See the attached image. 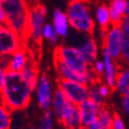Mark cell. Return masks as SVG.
I'll return each mask as SVG.
<instances>
[{"label": "cell", "instance_id": "6da1fadb", "mask_svg": "<svg viewBox=\"0 0 129 129\" xmlns=\"http://www.w3.org/2000/svg\"><path fill=\"white\" fill-rule=\"evenodd\" d=\"M0 88L2 104L10 111L22 110L29 105L32 89L21 73L6 71L4 82Z\"/></svg>", "mask_w": 129, "mask_h": 129}, {"label": "cell", "instance_id": "7a4b0ae2", "mask_svg": "<svg viewBox=\"0 0 129 129\" xmlns=\"http://www.w3.org/2000/svg\"><path fill=\"white\" fill-rule=\"evenodd\" d=\"M0 9L5 13V26L14 31L20 37L29 32V10L24 0H0Z\"/></svg>", "mask_w": 129, "mask_h": 129}, {"label": "cell", "instance_id": "3957f363", "mask_svg": "<svg viewBox=\"0 0 129 129\" xmlns=\"http://www.w3.org/2000/svg\"><path fill=\"white\" fill-rule=\"evenodd\" d=\"M68 19L70 25L77 31L90 34L94 29V23L83 1L72 0L68 7Z\"/></svg>", "mask_w": 129, "mask_h": 129}, {"label": "cell", "instance_id": "277c9868", "mask_svg": "<svg viewBox=\"0 0 129 129\" xmlns=\"http://www.w3.org/2000/svg\"><path fill=\"white\" fill-rule=\"evenodd\" d=\"M54 58H58L61 61L74 69L77 72H85L89 69V63L87 62L84 55L77 47L73 46H59L55 49Z\"/></svg>", "mask_w": 129, "mask_h": 129}, {"label": "cell", "instance_id": "5b68a950", "mask_svg": "<svg viewBox=\"0 0 129 129\" xmlns=\"http://www.w3.org/2000/svg\"><path fill=\"white\" fill-rule=\"evenodd\" d=\"M58 88H60L63 91V93L67 95V98L71 103L77 106L89 99V87L86 84L74 81H67V80H60Z\"/></svg>", "mask_w": 129, "mask_h": 129}, {"label": "cell", "instance_id": "8992f818", "mask_svg": "<svg viewBox=\"0 0 129 129\" xmlns=\"http://www.w3.org/2000/svg\"><path fill=\"white\" fill-rule=\"evenodd\" d=\"M21 37L7 26L0 28V53L1 55H11L20 49Z\"/></svg>", "mask_w": 129, "mask_h": 129}, {"label": "cell", "instance_id": "52a82bcc", "mask_svg": "<svg viewBox=\"0 0 129 129\" xmlns=\"http://www.w3.org/2000/svg\"><path fill=\"white\" fill-rule=\"evenodd\" d=\"M121 43H122L121 28L120 26H113L108 31V35L104 40V46L105 49L114 59H117L121 56Z\"/></svg>", "mask_w": 129, "mask_h": 129}, {"label": "cell", "instance_id": "ba28073f", "mask_svg": "<svg viewBox=\"0 0 129 129\" xmlns=\"http://www.w3.org/2000/svg\"><path fill=\"white\" fill-rule=\"evenodd\" d=\"M53 94L51 91V85L47 76L43 75L39 79V85L37 88V103L39 108L43 111H48L52 107Z\"/></svg>", "mask_w": 129, "mask_h": 129}, {"label": "cell", "instance_id": "9c48e42d", "mask_svg": "<svg viewBox=\"0 0 129 129\" xmlns=\"http://www.w3.org/2000/svg\"><path fill=\"white\" fill-rule=\"evenodd\" d=\"M78 107L80 111V116H81L82 126L84 127H88L90 124H92L99 119L100 112L103 108L102 106L94 103L90 99H87Z\"/></svg>", "mask_w": 129, "mask_h": 129}, {"label": "cell", "instance_id": "30bf717a", "mask_svg": "<svg viewBox=\"0 0 129 129\" xmlns=\"http://www.w3.org/2000/svg\"><path fill=\"white\" fill-rule=\"evenodd\" d=\"M54 64H55L56 71H57L58 75L60 76L61 80L74 81V82H79V83H83V84L88 85L86 71L83 72V73L77 72L74 69H72L69 66H67L63 61H61L58 58H54Z\"/></svg>", "mask_w": 129, "mask_h": 129}, {"label": "cell", "instance_id": "8fae6325", "mask_svg": "<svg viewBox=\"0 0 129 129\" xmlns=\"http://www.w3.org/2000/svg\"><path fill=\"white\" fill-rule=\"evenodd\" d=\"M66 129H79L82 127L81 116L79 107L71 103L63 111L61 117L58 119Z\"/></svg>", "mask_w": 129, "mask_h": 129}, {"label": "cell", "instance_id": "7c38bea8", "mask_svg": "<svg viewBox=\"0 0 129 129\" xmlns=\"http://www.w3.org/2000/svg\"><path fill=\"white\" fill-rule=\"evenodd\" d=\"M44 15L39 11L38 7H35L29 12V32L35 40H40L43 37Z\"/></svg>", "mask_w": 129, "mask_h": 129}, {"label": "cell", "instance_id": "4fadbf2b", "mask_svg": "<svg viewBox=\"0 0 129 129\" xmlns=\"http://www.w3.org/2000/svg\"><path fill=\"white\" fill-rule=\"evenodd\" d=\"M103 60L105 62V80L106 84L110 88H116L117 85V78H118V71L116 68V64L113 58L109 52L104 49V57Z\"/></svg>", "mask_w": 129, "mask_h": 129}, {"label": "cell", "instance_id": "5bb4252c", "mask_svg": "<svg viewBox=\"0 0 129 129\" xmlns=\"http://www.w3.org/2000/svg\"><path fill=\"white\" fill-rule=\"evenodd\" d=\"M126 0H113L110 9V18L111 24L113 26H120L123 18L125 17V11L127 6Z\"/></svg>", "mask_w": 129, "mask_h": 129}, {"label": "cell", "instance_id": "9a60e30c", "mask_svg": "<svg viewBox=\"0 0 129 129\" xmlns=\"http://www.w3.org/2000/svg\"><path fill=\"white\" fill-rule=\"evenodd\" d=\"M77 48L81 51V53L84 55V57L86 58L89 64H92L96 60V56H98V45H96L92 37L85 38L78 45Z\"/></svg>", "mask_w": 129, "mask_h": 129}, {"label": "cell", "instance_id": "2e32d148", "mask_svg": "<svg viewBox=\"0 0 129 129\" xmlns=\"http://www.w3.org/2000/svg\"><path fill=\"white\" fill-rule=\"evenodd\" d=\"M122 32L121 43V57L123 61L129 67V15H125L120 24Z\"/></svg>", "mask_w": 129, "mask_h": 129}, {"label": "cell", "instance_id": "e0dca14e", "mask_svg": "<svg viewBox=\"0 0 129 129\" xmlns=\"http://www.w3.org/2000/svg\"><path fill=\"white\" fill-rule=\"evenodd\" d=\"M71 104L67 95L63 93V91L60 88H57L55 92L53 93V99H52V111L54 112L55 116L59 119L62 115L63 111L66 108Z\"/></svg>", "mask_w": 129, "mask_h": 129}, {"label": "cell", "instance_id": "ac0fdd59", "mask_svg": "<svg viewBox=\"0 0 129 129\" xmlns=\"http://www.w3.org/2000/svg\"><path fill=\"white\" fill-rule=\"evenodd\" d=\"M69 19L68 14L63 13L60 10H55L53 13V27L58 36L66 37L69 31Z\"/></svg>", "mask_w": 129, "mask_h": 129}, {"label": "cell", "instance_id": "d6986e66", "mask_svg": "<svg viewBox=\"0 0 129 129\" xmlns=\"http://www.w3.org/2000/svg\"><path fill=\"white\" fill-rule=\"evenodd\" d=\"M27 64H28L27 63V56H26L25 52L23 50L19 49L18 51H15L13 54L10 55L7 71L21 73L22 70L27 66Z\"/></svg>", "mask_w": 129, "mask_h": 129}, {"label": "cell", "instance_id": "ffe728a7", "mask_svg": "<svg viewBox=\"0 0 129 129\" xmlns=\"http://www.w3.org/2000/svg\"><path fill=\"white\" fill-rule=\"evenodd\" d=\"M23 78L26 81L30 84V87L32 89V91L38 88L39 85V79L37 77V72L35 70V68L31 64H27V66L22 70L21 72Z\"/></svg>", "mask_w": 129, "mask_h": 129}, {"label": "cell", "instance_id": "44dd1931", "mask_svg": "<svg viewBox=\"0 0 129 129\" xmlns=\"http://www.w3.org/2000/svg\"><path fill=\"white\" fill-rule=\"evenodd\" d=\"M116 89L122 94H129V68L122 70L118 74Z\"/></svg>", "mask_w": 129, "mask_h": 129}, {"label": "cell", "instance_id": "7402d4cb", "mask_svg": "<svg viewBox=\"0 0 129 129\" xmlns=\"http://www.w3.org/2000/svg\"><path fill=\"white\" fill-rule=\"evenodd\" d=\"M96 19L102 29H107L111 23L110 9L106 5H101L96 10Z\"/></svg>", "mask_w": 129, "mask_h": 129}, {"label": "cell", "instance_id": "603a6c76", "mask_svg": "<svg viewBox=\"0 0 129 129\" xmlns=\"http://www.w3.org/2000/svg\"><path fill=\"white\" fill-rule=\"evenodd\" d=\"M10 123V110L2 104L0 108V129H9Z\"/></svg>", "mask_w": 129, "mask_h": 129}, {"label": "cell", "instance_id": "cb8c5ba5", "mask_svg": "<svg viewBox=\"0 0 129 129\" xmlns=\"http://www.w3.org/2000/svg\"><path fill=\"white\" fill-rule=\"evenodd\" d=\"M54 112L52 110L45 111L41 118V127L45 129H52L54 124Z\"/></svg>", "mask_w": 129, "mask_h": 129}, {"label": "cell", "instance_id": "d4e9b609", "mask_svg": "<svg viewBox=\"0 0 129 129\" xmlns=\"http://www.w3.org/2000/svg\"><path fill=\"white\" fill-rule=\"evenodd\" d=\"M102 124H104L108 129H111L113 120H114V116L112 115V113L106 109V108H102L100 115H99V119H98Z\"/></svg>", "mask_w": 129, "mask_h": 129}, {"label": "cell", "instance_id": "484cf974", "mask_svg": "<svg viewBox=\"0 0 129 129\" xmlns=\"http://www.w3.org/2000/svg\"><path fill=\"white\" fill-rule=\"evenodd\" d=\"M57 36H58V34L56 33L54 27L51 26L50 24H45V26L43 28V37L45 39L50 40V42L54 43L57 39Z\"/></svg>", "mask_w": 129, "mask_h": 129}, {"label": "cell", "instance_id": "4316f807", "mask_svg": "<svg viewBox=\"0 0 129 129\" xmlns=\"http://www.w3.org/2000/svg\"><path fill=\"white\" fill-rule=\"evenodd\" d=\"M89 99L91 101H93L94 103H96L98 105H100V106L103 107L104 99L105 98H103V95L101 94L99 87H96L94 85H92V86L89 87Z\"/></svg>", "mask_w": 129, "mask_h": 129}, {"label": "cell", "instance_id": "83f0119b", "mask_svg": "<svg viewBox=\"0 0 129 129\" xmlns=\"http://www.w3.org/2000/svg\"><path fill=\"white\" fill-rule=\"evenodd\" d=\"M92 70L99 75L105 73V62L104 60H95L92 63Z\"/></svg>", "mask_w": 129, "mask_h": 129}, {"label": "cell", "instance_id": "f1b7e54d", "mask_svg": "<svg viewBox=\"0 0 129 129\" xmlns=\"http://www.w3.org/2000/svg\"><path fill=\"white\" fill-rule=\"evenodd\" d=\"M111 129H125V125L121 117L119 116H114V120H113Z\"/></svg>", "mask_w": 129, "mask_h": 129}, {"label": "cell", "instance_id": "f546056e", "mask_svg": "<svg viewBox=\"0 0 129 129\" xmlns=\"http://www.w3.org/2000/svg\"><path fill=\"white\" fill-rule=\"evenodd\" d=\"M122 110L125 114L129 115V94H125L122 98Z\"/></svg>", "mask_w": 129, "mask_h": 129}, {"label": "cell", "instance_id": "4dcf8cb0", "mask_svg": "<svg viewBox=\"0 0 129 129\" xmlns=\"http://www.w3.org/2000/svg\"><path fill=\"white\" fill-rule=\"evenodd\" d=\"M88 129H108L104 124H102L99 120H96L95 122H93L92 124H90L88 127Z\"/></svg>", "mask_w": 129, "mask_h": 129}, {"label": "cell", "instance_id": "1f68e13d", "mask_svg": "<svg viewBox=\"0 0 129 129\" xmlns=\"http://www.w3.org/2000/svg\"><path fill=\"white\" fill-rule=\"evenodd\" d=\"M100 92L103 95V98H107V96L110 94V87L106 84V85H101L100 87Z\"/></svg>", "mask_w": 129, "mask_h": 129}, {"label": "cell", "instance_id": "d6a6232c", "mask_svg": "<svg viewBox=\"0 0 129 129\" xmlns=\"http://www.w3.org/2000/svg\"><path fill=\"white\" fill-rule=\"evenodd\" d=\"M38 7V9H39V11L44 15V17H45V14H46V12H47V9H46V7L44 6V5H38L37 6Z\"/></svg>", "mask_w": 129, "mask_h": 129}, {"label": "cell", "instance_id": "836d02e7", "mask_svg": "<svg viewBox=\"0 0 129 129\" xmlns=\"http://www.w3.org/2000/svg\"><path fill=\"white\" fill-rule=\"evenodd\" d=\"M125 15H129V1L127 2V6H126V11H125Z\"/></svg>", "mask_w": 129, "mask_h": 129}, {"label": "cell", "instance_id": "e575fe53", "mask_svg": "<svg viewBox=\"0 0 129 129\" xmlns=\"http://www.w3.org/2000/svg\"><path fill=\"white\" fill-rule=\"evenodd\" d=\"M79 129H88V128H87V127H84V126H82L81 128H79Z\"/></svg>", "mask_w": 129, "mask_h": 129}, {"label": "cell", "instance_id": "d590c367", "mask_svg": "<svg viewBox=\"0 0 129 129\" xmlns=\"http://www.w3.org/2000/svg\"><path fill=\"white\" fill-rule=\"evenodd\" d=\"M80 1H83V2H87V1H89V0H80Z\"/></svg>", "mask_w": 129, "mask_h": 129}, {"label": "cell", "instance_id": "8d00e7d4", "mask_svg": "<svg viewBox=\"0 0 129 129\" xmlns=\"http://www.w3.org/2000/svg\"><path fill=\"white\" fill-rule=\"evenodd\" d=\"M39 129H45V128H42V127H40V128H39Z\"/></svg>", "mask_w": 129, "mask_h": 129}, {"label": "cell", "instance_id": "74e56055", "mask_svg": "<svg viewBox=\"0 0 129 129\" xmlns=\"http://www.w3.org/2000/svg\"><path fill=\"white\" fill-rule=\"evenodd\" d=\"M24 1H25V2H26V1H28V0H24Z\"/></svg>", "mask_w": 129, "mask_h": 129}]
</instances>
